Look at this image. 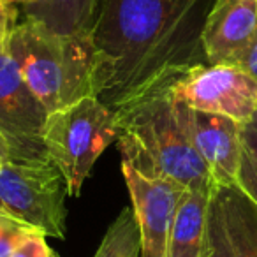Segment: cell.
Masks as SVG:
<instances>
[{
  "mask_svg": "<svg viewBox=\"0 0 257 257\" xmlns=\"http://www.w3.org/2000/svg\"><path fill=\"white\" fill-rule=\"evenodd\" d=\"M213 0H99L93 95L111 109L208 64L203 27Z\"/></svg>",
  "mask_w": 257,
  "mask_h": 257,
  "instance_id": "6da1fadb",
  "label": "cell"
},
{
  "mask_svg": "<svg viewBox=\"0 0 257 257\" xmlns=\"http://www.w3.org/2000/svg\"><path fill=\"white\" fill-rule=\"evenodd\" d=\"M114 113L121 162L145 176L173 178L187 189H218L192 143L189 107L173 97L171 86L125 104Z\"/></svg>",
  "mask_w": 257,
  "mask_h": 257,
  "instance_id": "7a4b0ae2",
  "label": "cell"
},
{
  "mask_svg": "<svg viewBox=\"0 0 257 257\" xmlns=\"http://www.w3.org/2000/svg\"><path fill=\"white\" fill-rule=\"evenodd\" d=\"M4 44L48 113L93 95L92 34L60 36L41 23L23 20Z\"/></svg>",
  "mask_w": 257,
  "mask_h": 257,
  "instance_id": "3957f363",
  "label": "cell"
},
{
  "mask_svg": "<svg viewBox=\"0 0 257 257\" xmlns=\"http://www.w3.org/2000/svg\"><path fill=\"white\" fill-rule=\"evenodd\" d=\"M116 141V113L95 95L48 114L43 131L46 155L64 176L71 197L81 194L93 164Z\"/></svg>",
  "mask_w": 257,
  "mask_h": 257,
  "instance_id": "277c9868",
  "label": "cell"
},
{
  "mask_svg": "<svg viewBox=\"0 0 257 257\" xmlns=\"http://www.w3.org/2000/svg\"><path fill=\"white\" fill-rule=\"evenodd\" d=\"M67 196V183L50 159H8L0 173V208L44 236H65Z\"/></svg>",
  "mask_w": 257,
  "mask_h": 257,
  "instance_id": "5b68a950",
  "label": "cell"
},
{
  "mask_svg": "<svg viewBox=\"0 0 257 257\" xmlns=\"http://www.w3.org/2000/svg\"><path fill=\"white\" fill-rule=\"evenodd\" d=\"M176 100L190 109L222 114L239 125L257 113V81L232 64H204L171 85Z\"/></svg>",
  "mask_w": 257,
  "mask_h": 257,
  "instance_id": "8992f818",
  "label": "cell"
},
{
  "mask_svg": "<svg viewBox=\"0 0 257 257\" xmlns=\"http://www.w3.org/2000/svg\"><path fill=\"white\" fill-rule=\"evenodd\" d=\"M48 114L0 43V133L11 147L9 159H48L43 143Z\"/></svg>",
  "mask_w": 257,
  "mask_h": 257,
  "instance_id": "52a82bcc",
  "label": "cell"
},
{
  "mask_svg": "<svg viewBox=\"0 0 257 257\" xmlns=\"http://www.w3.org/2000/svg\"><path fill=\"white\" fill-rule=\"evenodd\" d=\"M121 175L141 231V257H168L173 220L187 187L173 178L145 176L125 162H121Z\"/></svg>",
  "mask_w": 257,
  "mask_h": 257,
  "instance_id": "ba28073f",
  "label": "cell"
},
{
  "mask_svg": "<svg viewBox=\"0 0 257 257\" xmlns=\"http://www.w3.org/2000/svg\"><path fill=\"white\" fill-rule=\"evenodd\" d=\"M189 131L215 185L234 187L241 166V125L222 114L189 107Z\"/></svg>",
  "mask_w": 257,
  "mask_h": 257,
  "instance_id": "9c48e42d",
  "label": "cell"
},
{
  "mask_svg": "<svg viewBox=\"0 0 257 257\" xmlns=\"http://www.w3.org/2000/svg\"><path fill=\"white\" fill-rule=\"evenodd\" d=\"M257 32V0H213L203 27L208 64H232Z\"/></svg>",
  "mask_w": 257,
  "mask_h": 257,
  "instance_id": "30bf717a",
  "label": "cell"
},
{
  "mask_svg": "<svg viewBox=\"0 0 257 257\" xmlns=\"http://www.w3.org/2000/svg\"><path fill=\"white\" fill-rule=\"evenodd\" d=\"M215 192L208 189H187L183 192L173 220L168 257L206 255L208 215Z\"/></svg>",
  "mask_w": 257,
  "mask_h": 257,
  "instance_id": "8fae6325",
  "label": "cell"
},
{
  "mask_svg": "<svg viewBox=\"0 0 257 257\" xmlns=\"http://www.w3.org/2000/svg\"><path fill=\"white\" fill-rule=\"evenodd\" d=\"M99 0H36L20 9V16L32 20L60 36L92 34Z\"/></svg>",
  "mask_w": 257,
  "mask_h": 257,
  "instance_id": "7c38bea8",
  "label": "cell"
},
{
  "mask_svg": "<svg viewBox=\"0 0 257 257\" xmlns=\"http://www.w3.org/2000/svg\"><path fill=\"white\" fill-rule=\"evenodd\" d=\"M217 197L236 257H257V204L236 185L218 187Z\"/></svg>",
  "mask_w": 257,
  "mask_h": 257,
  "instance_id": "4fadbf2b",
  "label": "cell"
},
{
  "mask_svg": "<svg viewBox=\"0 0 257 257\" xmlns=\"http://www.w3.org/2000/svg\"><path fill=\"white\" fill-rule=\"evenodd\" d=\"M143 239L133 206H127L111 222L93 257H141Z\"/></svg>",
  "mask_w": 257,
  "mask_h": 257,
  "instance_id": "5bb4252c",
  "label": "cell"
},
{
  "mask_svg": "<svg viewBox=\"0 0 257 257\" xmlns=\"http://www.w3.org/2000/svg\"><path fill=\"white\" fill-rule=\"evenodd\" d=\"M206 255L208 257H236L231 238L225 229L220 201L217 192L213 194L208 215V234H206Z\"/></svg>",
  "mask_w": 257,
  "mask_h": 257,
  "instance_id": "9a60e30c",
  "label": "cell"
},
{
  "mask_svg": "<svg viewBox=\"0 0 257 257\" xmlns=\"http://www.w3.org/2000/svg\"><path fill=\"white\" fill-rule=\"evenodd\" d=\"M30 232L37 231L0 208V257H11V253L16 250V246Z\"/></svg>",
  "mask_w": 257,
  "mask_h": 257,
  "instance_id": "2e32d148",
  "label": "cell"
},
{
  "mask_svg": "<svg viewBox=\"0 0 257 257\" xmlns=\"http://www.w3.org/2000/svg\"><path fill=\"white\" fill-rule=\"evenodd\" d=\"M11 257H55V252L46 243V236L41 232H30L11 253Z\"/></svg>",
  "mask_w": 257,
  "mask_h": 257,
  "instance_id": "e0dca14e",
  "label": "cell"
},
{
  "mask_svg": "<svg viewBox=\"0 0 257 257\" xmlns=\"http://www.w3.org/2000/svg\"><path fill=\"white\" fill-rule=\"evenodd\" d=\"M241 162L257 169V113L241 125Z\"/></svg>",
  "mask_w": 257,
  "mask_h": 257,
  "instance_id": "ac0fdd59",
  "label": "cell"
},
{
  "mask_svg": "<svg viewBox=\"0 0 257 257\" xmlns=\"http://www.w3.org/2000/svg\"><path fill=\"white\" fill-rule=\"evenodd\" d=\"M236 187H238L252 203L257 204V169H253L252 166L241 162Z\"/></svg>",
  "mask_w": 257,
  "mask_h": 257,
  "instance_id": "d6986e66",
  "label": "cell"
},
{
  "mask_svg": "<svg viewBox=\"0 0 257 257\" xmlns=\"http://www.w3.org/2000/svg\"><path fill=\"white\" fill-rule=\"evenodd\" d=\"M20 9L9 4L8 0H0V43H6L9 32L18 25Z\"/></svg>",
  "mask_w": 257,
  "mask_h": 257,
  "instance_id": "ffe728a7",
  "label": "cell"
},
{
  "mask_svg": "<svg viewBox=\"0 0 257 257\" xmlns=\"http://www.w3.org/2000/svg\"><path fill=\"white\" fill-rule=\"evenodd\" d=\"M232 65H238L239 69H243L246 74L252 76L257 81V32L248 46L241 51V55L232 62Z\"/></svg>",
  "mask_w": 257,
  "mask_h": 257,
  "instance_id": "44dd1931",
  "label": "cell"
},
{
  "mask_svg": "<svg viewBox=\"0 0 257 257\" xmlns=\"http://www.w3.org/2000/svg\"><path fill=\"white\" fill-rule=\"evenodd\" d=\"M0 157H4V159L11 157V147H9L8 140H6L2 133H0Z\"/></svg>",
  "mask_w": 257,
  "mask_h": 257,
  "instance_id": "7402d4cb",
  "label": "cell"
},
{
  "mask_svg": "<svg viewBox=\"0 0 257 257\" xmlns=\"http://www.w3.org/2000/svg\"><path fill=\"white\" fill-rule=\"evenodd\" d=\"M9 4H13L15 8H18V9H22V8H25V6H30V4H34L36 0H8Z\"/></svg>",
  "mask_w": 257,
  "mask_h": 257,
  "instance_id": "603a6c76",
  "label": "cell"
},
{
  "mask_svg": "<svg viewBox=\"0 0 257 257\" xmlns=\"http://www.w3.org/2000/svg\"><path fill=\"white\" fill-rule=\"evenodd\" d=\"M6 161H8V159L0 157V173H2V169H4V164H6Z\"/></svg>",
  "mask_w": 257,
  "mask_h": 257,
  "instance_id": "cb8c5ba5",
  "label": "cell"
},
{
  "mask_svg": "<svg viewBox=\"0 0 257 257\" xmlns=\"http://www.w3.org/2000/svg\"><path fill=\"white\" fill-rule=\"evenodd\" d=\"M204 257H208V255H204Z\"/></svg>",
  "mask_w": 257,
  "mask_h": 257,
  "instance_id": "d4e9b609",
  "label": "cell"
}]
</instances>
